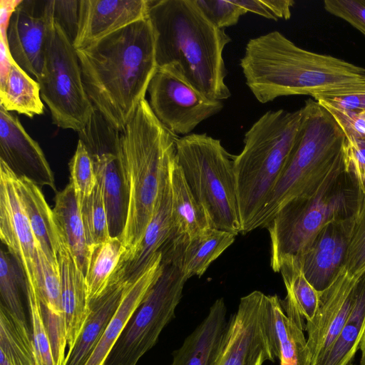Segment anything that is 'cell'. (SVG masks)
<instances>
[{
	"instance_id": "16",
	"label": "cell",
	"mask_w": 365,
	"mask_h": 365,
	"mask_svg": "<svg viewBox=\"0 0 365 365\" xmlns=\"http://www.w3.org/2000/svg\"><path fill=\"white\" fill-rule=\"evenodd\" d=\"M360 277H351L343 269L327 289L319 292L317 311L305 326L312 361L332 343L344 326L354 304Z\"/></svg>"
},
{
	"instance_id": "34",
	"label": "cell",
	"mask_w": 365,
	"mask_h": 365,
	"mask_svg": "<svg viewBox=\"0 0 365 365\" xmlns=\"http://www.w3.org/2000/svg\"><path fill=\"white\" fill-rule=\"evenodd\" d=\"M0 351L14 365H37L31 331L22 319L0 304Z\"/></svg>"
},
{
	"instance_id": "15",
	"label": "cell",
	"mask_w": 365,
	"mask_h": 365,
	"mask_svg": "<svg viewBox=\"0 0 365 365\" xmlns=\"http://www.w3.org/2000/svg\"><path fill=\"white\" fill-rule=\"evenodd\" d=\"M0 160L17 178L56 191L51 168L38 143L26 131L18 117L0 106Z\"/></svg>"
},
{
	"instance_id": "43",
	"label": "cell",
	"mask_w": 365,
	"mask_h": 365,
	"mask_svg": "<svg viewBox=\"0 0 365 365\" xmlns=\"http://www.w3.org/2000/svg\"><path fill=\"white\" fill-rule=\"evenodd\" d=\"M343 160L345 171L355 179L359 189L365 194V141L346 138Z\"/></svg>"
},
{
	"instance_id": "41",
	"label": "cell",
	"mask_w": 365,
	"mask_h": 365,
	"mask_svg": "<svg viewBox=\"0 0 365 365\" xmlns=\"http://www.w3.org/2000/svg\"><path fill=\"white\" fill-rule=\"evenodd\" d=\"M313 98L320 105L357 112L363 111L365 110V82L315 95Z\"/></svg>"
},
{
	"instance_id": "44",
	"label": "cell",
	"mask_w": 365,
	"mask_h": 365,
	"mask_svg": "<svg viewBox=\"0 0 365 365\" xmlns=\"http://www.w3.org/2000/svg\"><path fill=\"white\" fill-rule=\"evenodd\" d=\"M324 9L365 36V0H325Z\"/></svg>"
},
{
	"instance_id": "29",
	"label": "cell",
	"mask_w": 365,
	"mask_h": 365,
	"mask_svg": "<svg viewBox=\"0 0 365 365\" xmlns=\"http://www.w3.org/2000/svg\"><path fill=\"white\" fill-rule=\"evenodd\" d=\"M365 333V272L356 284L351 311L332 343L312 361L311 365H347L354 360Z\"/></svg>"
},
{
	"instance_id": "5",
	"label": "cell",
	"mask_w": 365,
	"mask_h": 365,
	"mask_svg": "<svg viewBox=\"0 0 365 365\" xmlns=\"http://www.w3.org/2000/svg\"><path fill=\"white\" fill-rule=\"evenodd\" d=\"M302 108L264 113L246 131L244 147L234 155L241 234L252 225L285 168L297 143Z\"/></svg>"
},
{
	"instance_id": "45",
	"label": "cell",
	"mask_w": 365,
	"mask_h": 365,
	"mask_svg": "<svg viewBox=\"0 0 365 365\" xmlns=\"http://www.w3.org/2000/svg\"><path fill=\"white\" fill-rule=\"evenodd\" d=\"M321 106L332 115L344 131L346 138H354L365 141V118L361 116L359 112Z\"/></svg>"
},
{
	"instance_id": "2",
	"label": "cell",
	"mask_w": 365,
	"mask_h": 365,
	"mask_svg": "<svg viewBox=\"0 0 365 365\" xmlns=\"http://www.w3.org/2000/svg\"><path fill=\"white\" fill-rule=\"evenodd\" d=\"M158 68L168 70L209 99L231 96L222 56L231 38L204 15L195 0H148Z\"/></svg>"
},
{
	"instance_id": "31",
	"label": "cell",
	"mask_w": 365,
	"mask_h": 365,
	"mask_svg": "<svg viewBox=\"0 0 365 365\" xmlns=\"http://www.w3.org/2000/svg\"><path fill=\"white\" fill-rule=\"evenodd\" d=\"M173 236H192L211 227L208 217L192 193L177 158L170 170Z\"/></svg>"
},
{
	"instance_id": "39",
	"label": "cell",
	"mask_w": 365,
	"mask_h": 365,
	"mask_svg": "<svg viewBox=\"0 0 365 365\" xmlns=\"http://www.w3.org/2000/svg\"><path fill=\"white\" fill-rule=\"evenodd\" d=\"M70 182L72 184L81 207L84 200L94 190L97 178L93 159L83 142L78 139L74 155L69 162Z\"/></svg>"
},
{
	"instance_id": "38",
	"label": "cell",
	"mask_w": 365,
	"mask_h": 365,
	"mask_svg": "<svg viewBox=\"0 0 365 365\" xmlns=\"http://www.w3.org/2000/svg\"><path fill=\"white\" fill-rule=\"evenodd\" d=\"M26 298L37 365H56L38 292L26 288Z\"/></svg>"
},
{
	"instance_id": "37",
	"label": "cell",
	"mask_w": 365,
	"mask_h": 365,
	"mask_svg": "<svg viewBox=\"0 0 365 365\" xmlns=\"http://www.w3.org/2000/svg\"><path fill=\"white\" fill-rule=\"evenodd\" d=\"M81 217L88 245L100 244L109 240L108 217L100 183L90 196L86 197L81 207Z\"/></svg>"
},
{
	"instance_id": "3",
	"label": "cell",
	"mask_w": 365,
	"mask_h": 365,
	"mask_svg": "<svg viewBox=\"0 0 365 365\" xmlns=\"http://www.w3.org/2000/svg\"><path fill=\"white\" fill-rule=\"evenodd\" d=\"M240 66L261 103L282 96L314 97L365 82V68L302 48L278 31L250 38Z\"/></svg>"
},
{
	"instance_id": "21",
	"label": "cell",
	"mask_w": 365,
	"mask_h": 365,
	"mask_svg": "<svg viewBox=\"0 0 365 365\" xmlns=\"http://www.w3.org/2000/svg\"><path fill=\"white\" fill-rule=\"evenodd\" d=\"M57 260L61 281V305L65 336L69 354L86 324L90 307L87 300L85 274L61 240Z\"/></svg>"
},
{
	"instance_id": "10",
	"label": "cell",
	"mask_w": 365,
	"mask_h": 365,
	"mask_svg": "<svg viewBox=\"0 0 365 365\" xmlns=\"http://www.w3.org/2000/svg\"><path fill=\"white\" fill-rule=\"evenodd\" d=\"M163 264L162 274L125 326L104 365H136L175 317L188 279L175 266Z\"/></svg>"
},
{
	"instance_id": "40",
	"label": "cell",
	"mask_w": 365,
	"mask_h": 365,
	"mask_svg": "<svg viewBox=\"0 0 365 365\" xmlns=\"http://www.w3.org/2000/svg\"><path fill=\"white\" fill-rule=\"evenodd\" d=\"M344 269L351 277H360L365 272V194L356 217Z\"/></svg>"
},
{
	"instance_id": "9",
	"label": "cell",
	"mask_w": 365,
	"mask_h": 365,
	"mask_svg": "<svg viewBox=\"0 0 365 365\" xmlns=\"http://www.w3.org/2000/svg\"><path fill=\"white\" fill-rule=\"evenodd\" d=\"M46 38L40 86L41 99L52 123L63 129L83 130L95 113L83 81L73 41L54 17L50 1L44 2Z\"/></svg>"
},
{
	"instance_id": "20",
	"label": "cell",
	"mask_w": 365,
	"mask_h": 365,
	"mask_svg": "<svg viewBox=\"0 0 365 365\" xmlns=\"http://www.w3.org/2000/svg\"><path fill=\"white\" fill-rule=\"evenodd\" d=\"M173 235L169 173L162 185L151 220L142 240L132 254L120 259L116 279L123 283L133 282L137 279L150 266L163 245Z\"/></svg>"
},
{
	"instance_id": "18",
	"label": "cell",
	"mask_w": 365,
	"mask_h": 365,
	"mask_svg": "<svg viewBox=\"0 0 365 365\" xmlns=\"http://www.w3.org/2000/svg\"><path fill=\"white\" fill-rule=\"evenodd\" d=\"M34 1H21L12 13L6 45L12 60L36 81L41 78L46 38V18Z\"/></svg>"
},
{
	"instance_id": "19",
	"label": "cell",
	"mask_w": 365,
	"mask_h": 365,
	"mask_svg": "<svg viewBox=\"0 0 365 365\" xmlns=\"http://www.w3.org/2000/svg\"><path fill=\"white\" fill-rule=\"evenodd\" d=\"M236 236L213 227L192 236H173L160 250L162 262L175 266L187 279L200 277L233 244Z\"/></svg>"
},
{
	"instance_id": "30",
	"label": "cell",
	"mask_w": 365,
	"mask_h": 365,
	"mask_svg": "<svg viewBox=\"0 0 365 365\" xmlns=\"http://www.w3.org/2000/svg\"><path fill=\"white\" fill-rule=\"evenodd\" d=\"M53 215L63 242L86 275L90 246L86 240L80 206L71 182L56 192Z\"/></svg>"
},
{
	"instance_id": "35",
	"label": "cell",
	"mask_w": 365,
	"mask_h": 365,
	"mask_svg": "<svg viewBox=\"0 0 365 365\" xmlns=\"http://www.w3.org/2000/svg\"><path fill=\"white\" fill-rule=\"evenodd\" d=\"M25 274L17 259L7 250L0 253L1 303L22 319H26L21 294H26Z\"/></svg>"
},
{
	"instance_id": "33",
	"label": "cell",
	"mask_w": 365,
	"mask_h": 365,
	"mask_svg": "<svg viewBox=\"0 0 365 365\" xmlns=\"http://www.w3.org/2000/svg\"><path fill=\"white\" fill-rule=\"evenodd\" d=\"M125 250L118 237L90 246L88 264L85 275L88 305L99 298L116 280V273Z\"/></svg>"
},
{
	"instance_id": "36",
	"label": "cell",
	"mask_w": 365,
	"mask_h": 365,
	"mask_svg": "<svg viewBox=\"0 0 365 365\" xmlns=\"http://www.w3.org/2000/svg\"><path fill=\"white\" fill-rule=\"evenodd\" d=\"M38 251V289L43 312L63 319L61 281L58 262H51Z\"/></svg>"
},
{
	"instance_id": "24",
	"label": "cell",
	"mask_w": 365,
	"mask_h": 365,
	"mask_svg": "<svg viewBox=\"0 0 365 365\" xmlns=\"http://www.w3.org/2000/svg\"><path fill=\"white\" fill-rule=\"evenodd\" d=\"M91 156L103 192L110 235L120 239L128 217L129 194L120 160L117 154L111 152Z\"/></svg>"
},
{
	"instance_id": "22",
	"label": "cell",
	"mask_w": 365,
	"mask_h": 365,
	"mask_svg": "<svg viewBox=\"0 0 365 365\" xmlns=\"http://www.w3.org/2000/svg\"><path fill=\"white\" fill-rule=\"evenodd\" d=\"M227 307L219 298L205 318L173 352L170 365H215L227 331Z\"/></svg>"
},
{
	"instance_id": "27",
	"label": "cell",
	"mask_w": 365,
	"mask_h": 365,
	"mask_svg": "<svg viewBox=\"0 0 365 365\" xmlns=\"http://www.w3.org/2000/svg\"><path fill=\"white\" fill-rule=\"evenodd\" d=\"M279 272L287 295L281 300L286 315L305 331L306 322L314 317L319 306V292L305 277L297 256L284 257L279 262Z\"/></svg>"
},
{
	"instance_id": "25",
	"label": "cell",
	"mask_w": 365,
	"mask_h": 365,
	"mask_svg": "<svg viewBox=\"0 0 365 365\" xmlns=\"http://www.w3.org/2000/svg\"><path fill=\"white\" fill-rule=\"evenodd\" d=\"M126 283H113L97 299L89 304L90 311L83 329L63 365H85L116 311Z\"/></svg>"
},
{
	"instance_id": "6",
	"label": "cell",
	"mask_w": 365,
	"mask_h": 365,
	"mask_svg": "<svg viewBox=\"0 0 365 365\" xmlns=\"http://www.w3.org/2000/svg\"><path fill=\"white\" fill-rule=\"evenodd\" d=\"M364 195L342 157L314 190L289 200L267 225L272 270L284 257L299 255L329 222L356 216Z\"/></svg>"
},
{
	"instance_id": "13",
	"label": "cell",
	"mask_w": 365,
	"mask_h": 365,
	"mask_svg": "<svg viewBox=\"0 0 365 365\" xmlns=\"http://www.w3.org/2000/svg\"><path fill=\"white\" fill-rule=\"evenodd\" d=\"M0 238L20 264L26 287L38 292L36 242L18 192L16 176L1 160Z\"/></svg>"
},
{
	"instance_id": "23",
	"label": "cell",
	"mask_w": 365,
	"mask_h": 365,
	"mask_svg": "<svg viewBox=\"0 0 365 365\" xmlns=\"http://www.w3.org/2000/svg\"><path fill=\"white\" fill-rule=\"evenodd\" d=\"M163 269L162 255L160 252L145 272L133 282L126 283L116 311L85 365H104L125 326L162 274Z\"/></svg>"
},
{
	"instance_id": "11",
	"label": "cell",
	"mask_w": 365,
	"mask_h": 365,
	"mask_svg": "<svg viewBox=\"0 0 365 365\" xmlns=\"http://www.w3.org/2000/svg\"><path fill=\"white\" fill-rule=\"evenodd\" d=\"M266 296L255 290L240 298L228 320L215 365H263L276 358Z\"/></svg>"
},
{
	"instance_id": "7",
	"label": "cell",
	"mask_w": 365,
	"mask_h": 365,
	"mask_svg": "<svg viewBox=\"0 0 365 365\" xmlns=\"http://www.w3.org/2000/svg\"><path fill=\"white\" fill-rule=\"evenodd\" d=\"M302 110L297 143L251 231L266 227L283 205L314 190L343 157L346 135L329 111L312 98Z\"/></svg>"
},
{
	"instance_id": "52",
	"label": "cell",
	"mask_w": 365,
	"mask_h": 365,
	"mask_svg": "<svg viewBox=\"0 0 365 365\" xmlns=\"http://www.w3.org/2000/svg\"><path fill=\"white\" fill-rule=\"evenodd\" d=\"M347 365H358L357 364H356L354 360L351 361L349 364H348Z\"/></svg>"
},
{
	"instance_id": "17",
	"label": "cell",
	"mask_w": 365,
	"mask_h": 365,
	"mask_svg": "<svg viewBox=\"0 0 365 365\" xmlns=\"http://www.w3.org/2000/svg\"><path fill=\"white\" fill-rule=\"evenodd\" d=\"M148 0H81L74 48H86L148 16Z\"/></svg>"
},
{
	"instance_id": "47",
	"label": "cell",
	"mask_w": 365,
	"mask_h": 365,
	"mask_svg": "<svg viewBox=\"0 0 365 365\" xmlns=\"http://www.w3.org/2000/svg\"><path fill=\"white\" fill-rule=\"evenodd\" d=\"M235 2L247 12L256 14L268 19L277 21V18L271 10L266 0H235Z\"/></svg>"
},
{
	"instance_id": "12",
	"label": "cell",
	"mask_w": 365,
	"mask_h": 365,
	"mask_svg": "<svg viewBox=\"0 0 365 365\" xmlns=\"http://www.w3.org/2000/svg\"><path fill=\"white\" fill-rule=\"evenodd\" d=\"M149 105L171 133L187 135L223 108L222 101L207 98L173 72L158 68L148 88Z\"/></svg>"
},
{
	"instance_id": "32",
	"label": "cell",
	"mask_w": 365,
	"mask_h": 365,
	"mask_svg": "<svg viewBox=\"0 0 365 365\" xmlns=\"http://www.w3.org/2000/svg\"><path fill=\"white\" fill-rule=\"evenodd\" d=\"M0 106L33 118L43 113L39 83L12 59L7 71L0 78Z\"/></svg>"
},
{
	"instance_id": "26",
	"label": "cell",
	"mask_w": 365,
	"mask_h": 365,
	"mask_svg": "<svg viewBox=\"0 0 365 365\" xmlns=\"http://www.w3.org/2000/svg\"><path fill=\"white\" fill-rule=\"evenodd\" d=\"M18 192L30 222L37 247L51 262H58L61 237L41 188L25 178H17Z\"/></svg>"
},
{
	"instance_id": "48",
	"label": "cell",
	"mask_w": 365,
	"mask_h": 365,
	"mask_svg": "<svg viewBox=\"0 0 365 365\" xmlns=\"http://www.w3.org/2000/svg\"><path fill=\"white\" fill-rule=\"evenodd\" d=\"M267 4L277 19L287 20L291 16V9L295 2L292 0H266Z\"/></svg>"
},
{
	"instance_id": "14",
	"label": "cell",
	"mask_w": 365,
	"mask_h": 365,
	"mask_svg": "<svg viewBox=\"0 0 365 365\" xmlns=\"http://www.w3.org/2000/svg\"><path fill=\"white\" fill-rule=\"evenodd\" d=\"M356 217L329 222L297 256L305 277L319 292L327 289L344 269Z\"/></svg>"
},
{
	"instance_id": "4",
	"label": "cell",
	"mask_w": 365,
	"mask_h": 365,
	"mask_svg": "<svg viewBox=\"0 0 365 365\" xmlns=\"http://www.w3.org/2000/svg\"><path fill=\"white\" fill-rule=\"evenodd\" d=\"M178 138L158 120L146 99L119 131L117 155L129 194L128 217L120 238L125 250L122 259L139 245L151 220L162 185L176 158Z\"/></svg>"
},
{
	"instance_id": "8",
	"label": "cell",
	"mask_w": 365,
	"mask_h": 365,
	"mask_svg": "<svg viewBox=\"0 0 365 365\" xmlns=\"http://www.w3.org/2000/svg\"><path fill=\"white\" fill-rule=\"evenodd\" d=\"M233 156L220 140L206 133L177 140V162L211 227L237 235L242 226Z\"/></svg>"
},
{
	"instance_id": "1",
	"label": "cell",
	"mask_w": 365,
	"mask_h": 365,
	"mask_svg": "<svg viewBox=\"0 0 365 365\" xmlns=\"http://www.w3.org/2000/svg\"><path fill=\"white\" fill-rule=\"evenodd\" d=\"M76 51L85 89L96 110L122 131L145 99L158 70L148 18Z\"/></svg>"
},
{
	"instance_id": "51",
	"label": "cell",
	"mask_w": 365,
	"mask_h": 365,
	"mask_svg": "<svg viewBox=\"0 0 365 365\" xmlns=\"http://www.w3.org/2000/svg\"><path fill=\"white\" fill-rule=\"evenodd\" d=\"M359 115L365 118V110L359 112Z\"/></svg>"
},
{
	"instance_id": "50",
	"label": "cell",
	"mask_w": 365,
	"mask_h": 365,
	"mask_svg": "<svg viewBox=\"0 0 365 365\" xmlns=\"http://www.w3.org/2000/svg\"><path fill=\"white\" fill-rule=\"evenodd\" d=\"M0 365H14L8 357L0 351Z\"/></svg>"
},
{
	"instance_id": "28",
	"label": "cell",
	"mask_w": 365,
	"mask_h": 365,
	"mask_svg": "<svg viewBox=\"0 0 365 365\" xmlns=\"http://www.w3.org/2000/svg\"><path fill=\"white\" fill-rule=\"evenodd\" d=\"M266 305L280 365H311L304 330L286 315L277 294L267 295Z\"/></svg>"
},
{
	"instance_id": "46",
	"label": "cell",
	"mask_w": 365,
	"mask_h": 365,
	"mask_svg": "<svg viewBox=\"0 0 365 365\" xmlns=\"http://www.w3.org/2000/svg\"><path fill=\"white\" fill-rule=\"evenodd\" d=\"M53 14L73 41L78 25L80 1H50Z\"/></svg>"
},
{
	"instance_id": "42",
	"label": "cell",
	"mask_w": 365,
	"mask_h": 365,
	"mask_svg": "<svg viewBox=\"0 0 365 365\" xmlns=\"http://www.w3.org/2000/svg\"><path fill=\"white\" fill-rule=\"evenodd\" d=\"M207 19L222 29L237 24L247 11L235 0H195Z\"/></svg>"
},
{
	"instance_id": "49",
	"label": "cell",
	"mask_w": 365,
	"mask_h": 365,
	"mask_svg": "<svg viewBox=\"0 0 365 365\" xmlns=\"http://www.w3.org/2000/svg\"><path fill=\"white\" fill-rule=\"evenodd\" d=\"M359 350L361 351L359 365H365V333L360 342Z\"/></svg>"
}]
</instances>
